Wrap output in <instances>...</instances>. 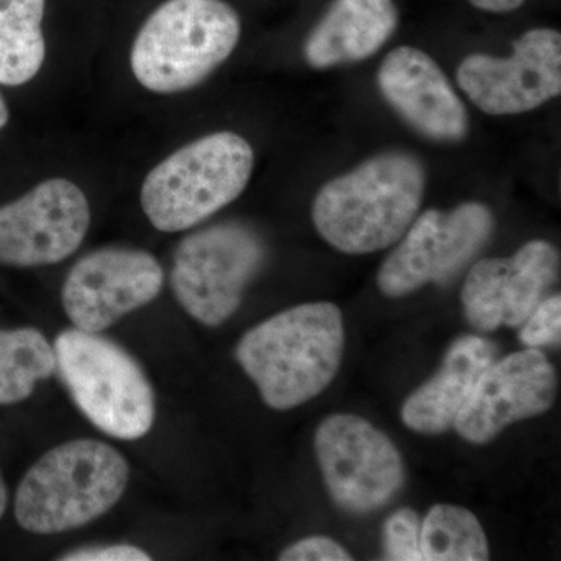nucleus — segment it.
<instances>
[{
    "instance_id": "f257e3e1",
    "label": "nucleus",
    "mask_w": 561,
    "mask_h": 561,
    "mask_svg": "<svg viewBox=\"0 0 561 561\" xmlns=\"http://www.w3.org/2000/svg\"><path fill=\"white\" fill-rule=\"evenodd\" d=\"M345 350L341 309L308 302L276 313L247 332L236 357L275 411H289L327 389Z\"/></svg>"
},
{
    "instance_id": "f03ea898",
    "label": "nucleus",
    "mask_w": 561,
    "mask_h": 561,
    "mask_svg": "<svg viewBox=\"0 0 561 561\" xmlns=\"http://www.w3.org/2000/svg\"><path fill=\"white\" fill-rule=\"evenodd\" d=\"M426 175L408 153H383L324 184L312 206L317 231L335 250L389 249L419 216Z\"/></svg>"
},
{
    "instance_id": "7ed1b4c3",
    "label": "nucleus",
    "mask_w": 561,
    "mask_h": 561,
    "mask_svg": "<svg viewBox=\"0 0 561 561\" xmlns=\"http://www.w3.org/2000/svg\"><path fill=\"white\" fill-rule=\"evenodd\" d=\"M130 467L113 446L90 438L62 443L27 471L14 497L22 529L38 535L80 529L119 502Z\"/></svg>"
},
{
    "instance_id": "20e7f679",
    "label": "nucleus",
    "mask_w": 561,
    "mask_h": 561,
    "mask_svg": "<svg viewBox=\"0 0 561 561\" xmlns=\"http://www.w3.org/2000/svg\"><path fill=\"white\" fill-rule=\"evenodd\" d=\"M239 38L241 20L224 0H165L133 43L131 70L157 94L192 90L230 58Z\"/></svg>"
},
{
    "instance_id": "39448f33",
    "label": "nucleus",
    "mask_w": 561,
    "mask_h": 561,
    "mask_svg": "<svg viewBox=\"0 0 561 561\" xmlns=\"http://www.w3.org/2000/svg\"><path fill=\"white\" fill-rule=\"evenodd\" d=\"M253 168V149L242 136L213 133L151 169L140 187V206L158 231L190 230L234 202Z\"/></svg>"
},
{
    "instance_id": "423d86ee",
    "label": "nucleus",
    "mask_w": 561,
    "mask_h": 561,
    "mask_svg": "<svg viewBox=\"0 0 561 561\" xmlns=\"http://www.w3.org/2000/svg\"><path fill=\"white\" fill-rule=\"evenodd\" d=\"M57 371L79 411L117 440L146 437L154 423V391L139 362L101 332L61 331Z\"/></svg>"
},
{
    "instance_id": "0eeeda50",
    "label": "nucleus",
    "mask_w": 561,
    "mask_h": 561,
    "mask_svg": "<svg viewBox=\"0 0 561 561\" xmlns=\"http://www.w3.org/2000/svg\"><path fill=\"white\" fill-rule=\"evenodd\" d=\"M265 261L261 236L247 225H213L186 236L173 254V295L192 319L206 327L225 323Z\"/></svg>"
},
{
    "instance_id": "6e6552de",
    "label": "nucleus",
    "mask_w": 561,
    "mask_h": 561,
    "mask_svg": "<svg viewBox=\"0 0 561 561\" xmlns=\"http://www.w3.org/2000/svg\"><path fill=\"white\" fill-rule=\"evenodd\" d=\"M313 445L328 491L343 511L357 515L379 511L404 485L397 446L360 416H328Z\"/></svg>"
},
{
    "instance_id": "1a4fd4ad",
    "label": "nucleus",
    "mask_w": 561,
    "mask_h": 561,
    "mask_svg": "<svg viewBox=\"0 0 561 561\" xmlns=\"http://www.w3.org/2000/svg\"><path fill=\"white\" fill-rule=\"evenodd\" d=\"M493 227V214L482 203H463L449 213L426 210L383 261L379 290L397 298L426 284L448 283L485 245Z\"/></svg>"
},
{
    "instance_id": "9d476101",
    "label": "nucleus",
    "mask_w": 561,
    "mask_h": 561,
    "mask_svg": "<svg viewBox=\"0 0 561 561\" xmlns=\"http://www.w3.org/2000/svg\"><path fill=\"white\" fill-rule=\"evenodd\" d=\"M162 284L164 272L149 251L106 247L84 254L70 268L62 284V308L73 327L102 332L153 301Z\"/></svg>"
},
{
    "instance_id": "9b49d317",
    "label": "nucleus",
    "mask_w": 561,
    "mask_h": 561,
    "mask_svg": "<svg viewBox=\"0 0 561 561\" xmlns=\"http://www.w3.org/2000/svg\"><path fill=\"white\" fill-rule=\"evenodd\" d=\"M457 83L491 116H512L545 105L561 92V35L534 28L513 44L508 58L474 54L457 69Z\"/></svg>"
},
{
    "instance_id": "f8f14e48",
    "label": "nucleus",
    "mask_w": 561,
    "mask_h": 561,
    "mask_svg": "<svg viewBox=\"0 0 561 561\" xmlns=\"http://www.w3.org/2000/svg\"><path fill=\"white\" fill-rule=\"evenodd\" d=\"M90 224V203L79 186L66 179L43 181L0 208V264H58L79 250Z\"/></svg>"
},
{
    "instance_id": "ddd939ff",
    "label": "nucleus",
    "mask_w": 561,
    "mask_h": 561,
    "mask_svg": "<svg viewBox=\"0 0 561 561\" xmlns=\"http://www.w3.org/2000/svg\"><path fill=\"white\" fill-rule=\"evenodd\" d=\"M559 251L531 241L512 257H489L472 265L461 289L465 316L474 330L522 327L559 278Z\"/></svg>"
},
{
    "instance_id": "4468645a",
    "label": "nucleus",
    "mask_w": 561,
    "mask_h": 561,
    "mask_svg": "<svg viewBox=\"0 0 561 561\" xmlns=\"http://www.w3.org/2000/svg\"><path fill=\"white\" fill-rule=\"evenodd\" d=\"M556 391V370L545 354L518 351L483 371L453 427L463 440L482 445L516 421L549 411Z\"/></svg>"
},
{
    "instance_id": "2eb2a0df",
    "label": "nucleus",
    "mask_w": 561,
    "mask_h": 561,
    "mask_svg": "<svg viewBox=\"0 0 561 561\" xmlns=\"http://www.w3.org/2000/svg\"><path fill=\"white\" fill-rule=\"evenodd\" d=\"M382 98L426 138L457 142L467 136L470 119L451 81L430 55L402 46L383 58L378 72Z\"/></svg>"
},
{
    "instance_id": "dca6fc26",
    "label": "nucleus",
    "mask_w": 561,
    "mask_h": 561,
    "mask_svg": "<svg viewBox=\"0 0 561 561\" xmlns=\"http://www.w3.org/2000/svg\"><path fill=\"white\" fill-rule=\"evenodd\" d=\"M494 357V346L479 335H465L454 342L440 371L405 400L401 411L402 423L419 434L435 435L451 430Z\"/></svg>"
},
{
    "instance_id": "f3484780",
    "label": "nucleus",
    "mask_w": 561,
    "mask_h": 561,
    "mask_svg": "<svg viewBox=\"0 0 561 561\" xmlns=\"http://www.w3.org/2000/svg\"><path fill=\"white\" fill-rule=\"evenodd\" d=\"M393 0H334L305 44L312 68L328 69L373 57L397 31Z\"/></svg>"
},
{
    "instance_id": "a211bd4d",
    "label": "nucleus",
    "mask_w": 561,
    "mask_h": 561,
    "mask_svg": "<svg viewBox=\"0 0 561 561\" xmlns=\"http://www.w3.org/2000/svg\"><path fill=\"white\" fill-rule=\"evenodd\" d=\"M46 0H0V83L21 87L46 60L43 18Z\"/></svg>"
},
{
    "instance_id": "6ab92c4d",
    "label": "nucleus",
    "mask_w": 561,
    "mask_h": 561,
    "mask_svg": "<svg viewBox=\"0 0 561 561\" xmlns=\"http://www.w3.org/2000/svg\"><path fill=\"white\" fill-rule=\"evenodd\" d=\"M57 371L54 346L35 328L0 330V405L27 400Z\"/></svg>"
},
{
    "instance_id": "aec40b11",
    "label": "nucleus",
    "mask_w": 561,
    "mask_h": 561,
    "mask_svg": "<svg viewBox=\"0 0 561 561\" xmlns=\"http://www.w3.org/2000/svg\"><path fill=\"white\" fill-rule=\"evenodd\" d=\"M423 560L483 561L490 559L489 541L481 523L467 508L438 504L421 524Z\"/></svg>"
},
{
    "instance_id": "412c9836",
    "label": "nucleus",
    "mask_w": 561,
    "mask_h": 561,
    "mask_svg": "<svg viewBox=\"0 0 561 561\" xmlns=\"http://www.w3.org/2000/svg\"><path fill=\"white\" fill-rule=\"evenodd\" d=\"M421 523L411 508H400L383 524V559L393 561L423 560L420 548Z\"/></svg>"
},
{
    "instance_id": "4be33fe9",
    "label": "nucleus",
    "mask_w": 561,
    "mask_h": 561,
    "mask_svg": "<svg viewBox=\"0 0 561 561\" xmlns=\"http://www.w3.org/2000/svg\"><path fill=\"white\" fill-rule=\"evenodd\" d=\"M561 339V297H552L541 300L540 305L531 311L527 320L522 324L519 341L527 348H540V346L560 345Z\"/></svg>"
},
{
    "instance_id": "5701e85b",
    "label": "nucleus",
    "mask_w": 561,
    "mask_h": 561,
    "mask_svg": "<svg viewBox=\"0 0 561 561\" xmlns=\"http://www.w3.org/2000/svg\"><path fill=\"white\" fill-rule=\"evenodd\" d=\"M280 561H350L351 553L328 537H309L284 549Z\"/></svg>"
},
{
    "instance_id": "b1692460",
    "label": "nucleus",
    "mask_w": 561,
    "mask_h": 561,
    "mask_svg": "<svg viewBox=\"0 0 561 561\" xmlns=\"http://www.w3.org/2000/svg\"><path fill=\"white\" fill-rule=\"evenodd\" d=\"M62 561H150L151 557L133 545L98 546L76 549L60 557Z\"/></svg>"
},
{
    "instance_id": "393cba45",
    "label": "nucleus",
    "mask_w": 561,
    "mask_h": 561,
    "mask_svg": "<svg viewBox=\"0 0 561 561\" xmlns=\"http://www.w3.org/2000/svg\"><path fill=\"white\" fill-rule=\"evenodd\" d=\"M476 9L490 11V13H508L519 9L526 0H470Z\"/></svg>"
},
{
    "instance_id": "a878e982",
    "label": "nucleus",
    "mask_w": 561,
    "mask_h": 561,
    "mask_svg": "<svg viewBox=\"0 0 561 561\" xmlns=\"http://www.w3.org/2000/svg\"><path fill=\"white\" fill-rule=\"evenodd\" d=\"M7 505H9V490H7L5 481L0 474V519L7 511Z\"/></svg>"
},
{
    "instance_id": "bb28decb",
    "label": "nucleus",
    "mask_w": 561,
    "mask_h": 561,
    "mask_svg": "<svg viewBox=\"0 0 561 561\" xmlns=\"http://www.w3.org/2000/svg\"><path fill=\"white\" fill-rule=\"evenodd\" d=\"M10 119V111L9 106H7L5 101H3L2 95H0V130L9 124Z\"/></svg>"
}]
</instances>
